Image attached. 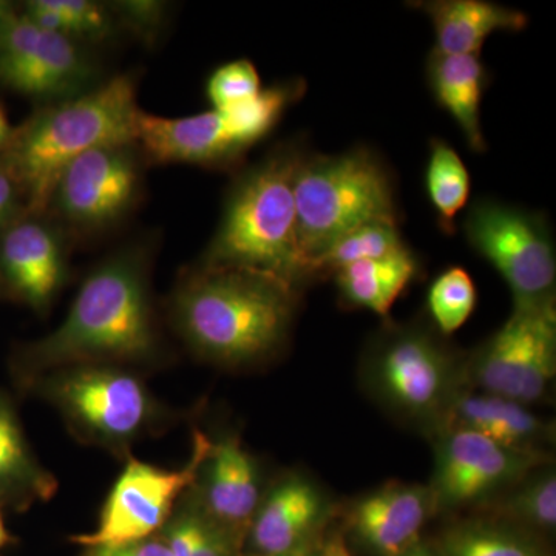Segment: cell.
Returning a JSON list of instances; mask_svg holds the SVG:
<instances>
[{
    "instance_id": "cell-1",
    "label": "cell",
    "mask_w": 556,
    "mask_h": 556,
    "mask_svg": "<svg viewBox=\"0 0 556 556\" xmlns=\"http://www.w3.org/2000/svg\"><path fill=\"white\" fill-rule=\"evenodd\" d=\"M300 291L262 270L201 263L179 280L170 316L200 357L223 367H252L287 345Z\"/></svg>"
},
{
    "instance_id": "cell-2",
    "label": "cell",
    "mask_w": 556,
    "mask_h": 556,
    "mask_svg": "<svg viewBox=\"0 0 556 556\" xmlns=\"http://www.w3.org/2000/svg\"><path fill=\"white\" fill-rule=\"evenodd\" d=\"M148 248H124L101 262L80 285L60 327L28 346L39 372L79 365L138 364L159 351L150 295Z\"/></svg>"
},
{
    "instance_id": "cell-3",
    "label": "cell",
    "mask_w": 556,
    "mask_h": 556,
    "mask_svg": "<svg viewBox=\"0 0 556 556\" xmlns=\"http://www.w3.org/2000/svg\"><path fill=\"white\" fill-rule=\"evenodd\" d=\"M137 79L129 73L56 104L40 105L0 152L20 182L28 212L46 214L58 175L83 153L112 142L137 141Z\"/></svg>"
},
{
    "instance_id": "cell-4",
    "label": "cell",
    "mask_w": 556,
    "mask_h": 556,
    "mask_svg": "<svg viewBox=\"0 0 556 556\" xmlns=\"http://www.w3.org/2000/svg\"><path fill=\"white\" fill-rule=\"evenodd\" d=\"M303 149L277 146L230 186L201 263L262 270L300 289L308 281L298 244L294 177Z\"/></svg>"
},
{
    "instance_id": "cell-5",
    "label": "cell",
    "mask_w": 556,
    "mask_h": 556,
    "mask_svg": "<svg viewBox=\"0 0 556 556\" xmlns=\"http://www.w3.org/2000/svg\"><path fill=\"white\" fill-rule=\"evenodd\" d=\"M466 358L430 321L387 320L365 348L361 380L365 393L388 415L431 439L467 388Z\"/></svg>"
},
{
    "instance_id": "cell-6",
    "label": "cell",
    "mask_w": 556,
    "mask_h": 556,
    "mask_svg": "<svg viewBox=\"0 0 556 556\" xmlns=\"http://www.w3.org/2000/svg\"><path fill=\"white\" fill-rule=\"evenodd\" d=\"M298 244L309 281L311 263L346 233L371 222L399 223L396 181L368 148L339 155L306 153L294 177Z\"/></svg>"
},
{
    "instance_id": "cell-7",
    "label": "cell",
    "mask_w": 556,
    "mask_h": 556,
    "mask_svg": "<svg viewBox=\"0 0 556 556\" xmlns=\"http://www.w3.org/2000/svg\"><path fill=\"white\" fill-rule=\"evenodd\" d=\"M306 91L303 79L280 80L257 98L230 110H207L182 118H166L141 110L137 142L148 166L193 164L229 169L263 141L291 105Z\"/></svg>"
},
{
    "instance_id": "cell-8",
    "label": "cell",
    "mask_w": 556,
    "mask_h": 556,
    "mask_svg": "<svg viewBox=\"0 0 556 556\" xmlns=\"http://www.w3.org/2000/svg\"><path fill=\"white\" fill-rule=\"evenodd\" d=\"M146 167L137 141L90 149L58 175L46 214L70 239H89L118 228L141 200Z\"/></svg>"
},
{
    "instance_id": "cell-9",
    "label": "cell",
    "mask_w": 556,
    "mask_h": 556,
    "mask_svg": "<svg viewBox=\"0 0 556 556\" xmlns=\"http://www.w3.org/2000/svg\"><path fill=\"white\" fill-rule=\"evenodd\" d=\"M43 393L80 438L102 447L126 450L156 419L148 388L116 365L58 369Z\"/></svg>"
},
{
    "instance_id": "cell-10",
    "label": "cell",
    "mask_w": 556,
    "mask_h": 556,
    "mask_svg": "<svg viewBox=\"0 0 556 556\" xmlns=\"http://www.w3.org/2000/svg\"><path fill=\"white\" fill-rule=\"evenodd\" d=\"M555 375V299L514 305L506 324L466 358L467 388L526 407L547 397Z\"/></svg>"
},
{
    "instance_id": "cell-11",
    "label": "cell",
    "mask_w": 556,
    "mask_h": 556,
    "mask_svg": "<svg viewBox=\"0 0 556 556\" xmlns=\"http://www.w3.org/2000/svg\"><path fill=\"white\" fill-rule=\"evenodd\" d=\"M463 228L470 248L506 280L514 305L555 299V241L544 215L479 199Z\"/></svg>"
},
{
    "instance_id": "cell-12",
    "label": "cell",
    "mask_w": 556,
    "mask_h": 556,
    "mask_svg": "<svg viewBox=\"0 0 556 556\" xmlns=\"http://www.w3.org/2000/svg\"><path fill=\"white\" fill-rule=\"evenodd\" d=\"M211 447L212 439L197 431L192 455L185 467L169 470L129 459L105 500L97 527L73 536V543L80 547L115 546L160 533L179 501L199 481Z\"/></svg>"
},
{
    "instance_id": "cell-13",
    "label": "cell",
    "mask_w": 556,
    "mask_h": 556,
    "mask_svg": "<svg viewBox=\"0 0 556 556\" xmlns=\"http://www.w3.org/2000/svg\"><path fill=\"white\" fill-rule=\"evenodd\" d=\"M101 83L89 47L40 27L21 10L0 31V84L7 89L49 105Z\"/></svg>"
},
{
    "instance_id": "cell-14",
    "label": "cell",
    "mask_w": 556,
    "mask_h": 556,
    "mask_svg": "<svg viewBox=\"0 0 556 556\" xmlns=\"http://www.w3.org/2000/svg\"><path fill=\"white\" fill-rule=\"evenodd\" d=\"M431 441L434 470L428 486L437 514L485 507L530 471L551 463L547 453L503 447L463 428H445Z\"/></svg>"
},
{
    "instance_id": "cell-15",
    "label": "cell",
    "mask_w": 556,
    "mask_h": 556,
    "mask_svg": "<svg viewBox=\"0 0 556 556\" xmlns=\"http://www.w3.org/2000/svg\"><path fill=\"white\" fill-rule=\"evenodd\" d=\"M68 240L49 215L27 212L0 233V280L33 309H49L67 278Z\"/></svg>"
},
{
    "instance_id": "cell-16",
    "label": "cell",
    "mask_w": 556,
    "mask_h": 556,
    "mask_svg": "<svg viewBox=\"0 0 556 556\" xmlns=\"http://www.w3.org/2000/svg\"><path fill=\"white\" fill-rule=\"evenodd\" d=\"M437 514L430 486L387 482L350 503L343 515L351 543L369 556H399L422 538Z\"/></svg>"
},
{
    "instance_id": "cell-17",
    "label": "cell",
    "mask_w": 556,
    "mask_h": 556,
    "mask_svg": "<svg viewBox=\"0 0 556 556\" xmlns=\"http://www.w3.org/2000/svg\"><path fill=\"white\" fill-rule=\"evenodd\" d=\"M327 492L314 479L291 473L270 486L249 526L244 552L276 555L321 540L331 517Z\"/></svg>"
},
{
    "instance_id": "cell-18",
    "label": "cell",
    "mask_w": 556,
    "mask_h": 556,
    "mask_svg": "<svg viewBox=\"0 0 556 556\" xmlns=\"http://www.w3.org/2000/svg\"><path fill=\"white\" fill-rule=\"evenodd\" d=\"M193 493L208 517L247 541L263 493L257 463L239 438L212 441Z\"/></svg>"
},
{
    "instance_id": "cell-19",
    "label": "cell",
    "mask_w": 556,
    "mask_h": 556,
    "mask_svg": "<svg viewBox=\"0 0 556 556\" xmlns=\"http://www.w3.org/2000/svg\"><path fill=\"white\" fill-rule=\"evenodd\" d=\"M445 428L473 431L519 452L547 453L544 447L555 438L554 424L541 419L526 405L471 388H464L450 405L439 431Z\"/></svg>"
},
{
    "instance_id": "cell-20",
    "label": "cell",
    "mask_w": 556,
    "mask_h": 556,
    "mask_svg": "<svg viewBox=\"0 0 556 556\" xmlns=\"http://www.w3.org/2000/svg\"><path fill=\"white\" fill-rule=\"evenodd\" d=\"M407 5L422 11L433 24L437 46L444 54H479L493 33L526 30L529 16L486 0H419Z\"/></svg>"
},
{
    "instance_id": "cell-21",
    "label": "cell",
    "mask_w": 556,
    "mask_h": 556,
    "mask_svg": "<svg viewBox=\"0 0 556 556\" xmlns=\"http://www.w3.org/2000/svg\"><path fill=\"white\" fill-rule=\"evenodd\" d=\"M427 86L439 108L455 119L467 146L486 152L481 127V102L490 84L479 54H444L431 49L426 62Z\"/></svg>"
},
{
    "instance_id": "cell-22",
    "label": "cell",
    "mask_w": 556,
    "mask_h": 556,
    "mask_svg": "<svg viewBox=\"0 0 556 556\" xmlns=\"http://www.w3.org/2000/svg\"><path fill=\"white\" fill-rule=\"evenodd\" d=\"M420 274L422 265L408 248L391 257L353 263L332 277L342 305L368 309L388 320L396 300Z\"/></svg>"
},
{
    "instance_id": "cell-23",
    "label": "cell",
    "mask_w": 556,
    "mask_h": 556,
    "mask_svg": "<svg viewBox=\"0 0 556 556\" xmlns=\"http://www.w3.org/2000/svg\"><path fill=\"white\" fill-rule=\"evenodd\" d=\"M434 544L442 556H551L543 536L489 515L453 522Z\"/></svg>"
},
{
    "instance_id": "cell-24",
    "label": "cell",
    "mask_w": 556,
    "mask_h": 556,
    "mask_svg": "<svg viewBox=\"0 0 556 556\" xmlns=\"http://www.w3.org/2000/svg\"><path fill=\"white\" fill-rule=\"evenodd\" d=\"M56 490V479L36 463L16 417L0 402V493L30 504L51 500Z\"/></svg>"
},
{
    "instance_id": "cell-25",
    "label": "cell",
    "mask_w": 556,
    "mask_h": 556,
    "mask_svg": "<svg viewBox=\"0 0 556 556\" xmlns=\"http://www.w3.org/2000/svg\"><path fill=\"white\" fill-rule=\"evenodd\" d=\"M21 13L40 27L86 47L108 42L119 31L109 3L94 0H28Z\"/></svg>"
},
{
    "instance_id": "cell-26",
    "label": "cell",
    "mask_w": 556,
    "mask_h": 556,
    "mask_svg": "<svg viewBox=\"0 0 556 556\" xmlns=\"http://www.w3.org/2000/svg\"><path fill=\"white\" fill-rule=\"evenodd\" d=\"M179 503L161 530L172 556H243L244 541L208 517L193 486Z\"/></svg>"
},
{
    "instance_id": "cell-27",
    "label": "cell",
    "mask_w": 556,
    "mask_h": 556,
    "mask_svg": "<svg viewBox=\"0 0 556 556\" xmlns=\"http://www.w3.org/2000/svg\"><path fill=\"white\" fill-rule=\"evenodd\" d=\"M490 517L522 527L540 536L556 529V473L551 463L530 471L518 484L484 508Z\"/></svg>"
},
{
    "instance_id": "cell-28",
    "label": "cell",
    "mask_w": 556,
    "mask_h": 556,
    "mask_svg": "<svg viewBox=\"0 0 556 556\" xmlns=\"http://www.w3.org/2000/svg\"><path fill=\"white\" fill-rule=\"evenodd\" d=\"M470 174L447 141L433 138L426 167V190L431 206L437 212L439 229L447 236L456 232L457 214L470 199Z\"/></svg>"
},
{
    "instance_id": "cell-29",
    "label": "cell",
    "mask_w": 556,
    "mask_h": 556,
    "mask_svg": "<svg viewBox=\"0 0 556 556\" xmlns=\"http://www.w3.org/2000/svg\"><path fill=\"white\" fill-rule=\"evenodd\" d=\"M408 249L396 222H371L346 233L311 263L309 280L334 276L338 270L364 260L391 257Z\"/></svg>"
},
{
    "instance_id": "cell-30",
    "label": "cell",
    "mask_w": 556,
    "mask_h": 556,
    "mask_svg": "<svg viewBox=\"0 0 556 556\" xmlns=\"http://www.w3.org/2000/svg\"><path fill=\"white\" fill-rule=\"evenodd\" d=\"M478 303L477 285L466 269L450 266L442 270L427 295V311L431 325L444 338L455 334L466 325Z\"/></svg>"
},
{
    "instance_id": "cell-31",
    "label": "cell",
    "mask_w": 556,
    "mask_h": 556,
    "mask_svg": "<svg viewBox=\"0 0 556 556\" xmlns=\"http://www.w3.org/2000/svg\"><path fill=\"white\" fill-rule=\"evenodd\" d=\"M262 90L257 67L249 60L219 65L206 83V97L214 110L240 108L257 98Z\"/></svg>"
},
{
    "instance_id": "cell-32",
    "label": "cell",
    "mask_w": 556,
    "mask_h": 556,
    "mask_svg": "<svg viewBox=\"0 0 556 556\" xmlns=\"http://www.w3.org/2000/svg\"><path fill=\"white\" fill-rule=\"evenodd\" d=\"M109 7L119 31H129L148 46L156 43L169 17V5L160 0H119Z\"/></svg>"
},
{
    "instance_id": "cell-33",
    "label": "cell",
    "mask_w": 556,
    "mask_h": 556,
    "mask_svg": "<svg viewBox=\"0 0 556 556\" xmlns=\"http://www.w3.org/2000/svg\"><path fill=\"white\" fill-rule=\"evenodd\" d=\"M27 212V200H25L24 190H22L13 174L0 161V233Z\"/></svg>"
},
{
    "instance_id": "cell-34",
    "label": "cell",
    "mask_w": 556,
    "mask_h": 556,
    "mask_svg": "<svg viewBox=\"0 0 556 556\" xmlns=\"http://www.w3.org/2000/svg\"><path fill=\"white\" fill-rule=\"evenodd\" d=\"M80 556H172L169 544L163 533L115 546L84 547Z\"/></svg>"
},
{
    "instance_id": "cell-35",
    "label": "cell",
    "mask_w": 556,
    "mask_h": 556,
    "mask_svg": "<svg viewBox=\"0 0 556 556\" xmlns=\"http://www.w3.org/2000/svg\"><path fill=\"white\" fill-rule=\"evenodd\" d=\"M324 556H353L351 548L346 546L342 535H334L324 540Z\"/></svg>"
},
{
    "instance_id": "cell-36",
    "label": "cell",
    "mask_w": 556,
    "mask_h": 556,
    "mask_svg": "<svg viewBox=\"0 0 556 556\" xmlns=\"http://www.w3.org/2000/svg\"><path fill=\"white\" fill-rule=\"evenodd\" d=\"M321 546H324V540H318L314 541V543L306 544V546L294 548V551L283 552V554L255 555L243 552V556H324Z\"/></svg>"
},
{
    "instance_id": "cell-37",
    "label": "cell",
    "mask_w": 556,
    "mask_h": 556,
    "mask_svg": "<svg viewBox=\"0 0 556 556\" xmlns=\"http://www.w3.org/2000/svg\"><path fill=\"white\" fill-rule=\"evenodd\" d=\"M399 556H442L441 552L438 551L437 544L434 541L424 540L420 538L416 544H413L412 547L407 548L404 554Z\"/></svg>"
},
{
    "instance_id": "cell-38",
    "label": "cell",
    "mask_w": 556,
    "mask_h": 556,
    "mask_svg": "<svg viewBox=\"0 0 556 556\" xmlns=\"http://www.w3.org/2000/svg\"><path fill=\"white\" fill-rule=\"evenodd\" d=\"M11 134H13V129H11L9 119H7L5 112L0 108V152H2L7 142H9Z\"/></svg>"
},
{
    "instance_id": "cell-39",
    "label": "cell",
    "mask_w": 556,
    "mask_h": 556,
    "mask_svg": "<svg viewBox=\"0 0 556 556\" xmlns=\"http://www.w3.org/2000/svg\"><path fill=\"white\" fill-rule=\"evenodd\" d=\"M16 7H13V3L5 2V0H0V31L2 28L9 24L13 14L16 13Z\"/></svg>"
},
{
    "instance_id": "cell-40",
    "label": "cell",
    "mask_w": 556,
    "mask_h": 556,
    "mask_svg": "<svg viewBox=\"0 0 556 556\" xmlns=\"http://www.w3.org/2000/svg\"><path fill=\"white\" fill-rule=\"evenodd\" d=\"M11 541L9 530H7L5 522H3L2 514H0V548H3Z\"/></svg>"
},
{
    "instance_id": "cell-41",
    "label": "cell",
    "mask_w": 556,
    "mask_h": 556,
    "mask_svg": "<svg viewBox=\"0 0 556 556\" xmlns=\"http://www.w3.org/2000/svg\"><path fill=\"white\" fill-rule=\"evenodd\" d=\"M0 281H2V280H0Z\"/></svg>"
}]
</instances>
